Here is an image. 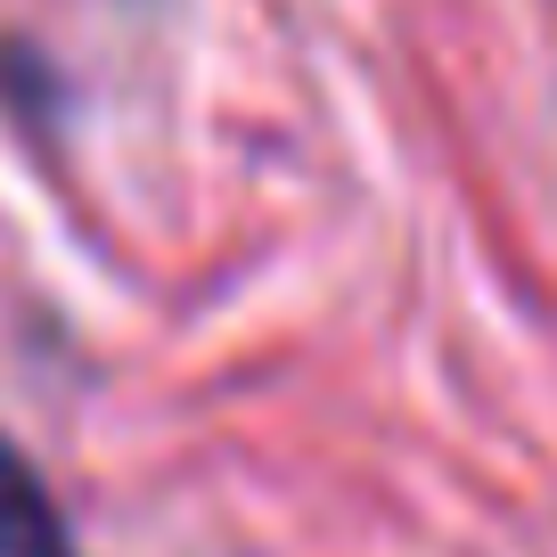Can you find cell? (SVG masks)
<instances>
[{"label": "cell", "mask_w": 557, "mask_h": 557, "mask_svg": "<svg viewBox=\"0 0 557 557\" xmlns=\"http://www.w3.org/2000/svg\"><path fill=\"white\" fill-rule=\"evenodd\" d=\"M50 557H74V541H58V549H50Z\"/></svg>", "instance_id": "7a4b0ae2"}, {"label": "cell", "mask_w": 557, "mask_h": 557, "mask_svg": "<svg viewBox=\"0 0 557 557\" xmlns=\"http://www.w3.org/2000/svg\"><path fill=\"white\" fill-rule=\"evenodd\" d=\"M66 541V517H58L50 484L34 475V459L0 435V557H50Z\"/></svg>", "instance_id": "6da1fadb"}]
</instances>
